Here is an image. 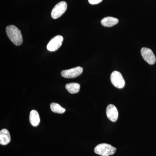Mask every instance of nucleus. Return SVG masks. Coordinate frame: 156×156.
I'll return each instance as SVG.
<instances>
[{
  "instance_id": "nucleus-9",
  "label": "nucleus",
  "mask_w": 156,
  "mask_h": 156,
  "mask_svg": "<svg viewBox=\"0 0 156 156\" xmlns=\"http://www.w3.org/2000/svg\"><path fill=\"white\" fill-rule=\"evenodd\" d=\"M10 133L7 129H3L0 131V144L6 145L11 141Z\"/></svg>"
},
{
  "instance_id": "nucleus-4",
  "label": "nucleus",
  "mask_w": 156,
  "mask_h": 156,
  "mask_svg": "<svg viewBox=\"0 0 156 156\" xmlns=\"http://www.w3.org/2000/svg\"><path fill=\"white\" fill-rule=\"evenodd\" d=\"M111 81L114 87L118 89H122L125 86V81L121 73L117 71L112 73Z\"/></svg>"
},
{
  "instance_id": "nucleus-12",
  "label": "nucleus",
  "mask_w": 156,
  "mask_h": 156,
  "mask_svg": "<svg viewBox=\"0 0 156 156\" xmlns=\"http://www.w3.org/2000/svg\"><path fill=\"white\" fill-rule=\"evenodd\" d=\"M66 88L71 94H76L80 92V86L77 83H70L66 85Z\"/></svg>"
},
{
  "instance_id": "nucleus-7",
  "label": "nucleus",
  "mask_w": 156,
  "mask_h": 156,
  "mask_svg": "<svg viewBox=\"0 0 156 156\" xmlns=\"http://www.w3.org/2000/svg\"><path fill=\"white\" fill-rule=\"evenodd\" d=\"M83 72V68L78 66L70 69L62 71L61 75L66 78H76L80 75Z\"/></svg>"
},
{
  "instance_id": "nucleus-6",
  "label": "nucleus",
  "mask_w": 156,
  "mask_h": 156,
  "mask_svg": "<svg viewBox=\"0 0 156 156\" xmlns=\"http://www.w3.org/2000/svg\"><path fill=\"white\" fill-rule=\"evenodd\" d=\"M144 59L150 65L155 64L156 61V56L151 50L149 48H143L140 51Z\"/></svg>"
},
{
  "instance_id": "nucleus-13",
  "label": "nucleus",
  "mask_w": 156,
  "mask_h": 156,
  "mask_svg": "<svg viewBox=\"0 0 156 156\" xmlns=\"http://www.w3.org/2000/svg\"><path fill=\"white\" fill-rule=\"evenodd\" d=\"M50 108L52 112L56 113L63 114L66 111L65 109L60 106L58 104L56 103H51L50 104Z\"/></svg>"
},
{
  "instance_id": "nucleus-1",
  "label": "nucleus",
  "mask_w": 156,
  "mask_h": 156,
  "mask_svg": "<svg viewBox=\"0 0 156 156\" xmlns=\"http://www.w3.org/2000/svg\"><path fill=\"white\" fill-rule=\"evenodd\" d=\"M6 34L11 41L16 46H20L23 42L21 31L14 25L8 26L6 28Z\"/></svg>"
},
{
  "instance_id": "nucleus-2",
  "label": "nucleus",
  "mask_w": 156,
  "mask_h": 156,
  "mask_svg": "<svg viewBox=\"0 0 156 156\" xmlns=\"http://www.w3.org/2000/svg\"><path fill=\"white\" fill-rule=\"evenodd\" d=\"M117 149L110 144H101L96 146L94 149L95 153L101 156L112 155L115 153Z\"/></svg>"
},
{
  "instance_id": "nucleus-5",
  "label": "nucleus",
  "mask_w": 156,
  "mask_h": 156,
  "mask_svg": "<svg viewBox=\"0 0 156 156\" xmlns=\"http://www.w3.org/2000/svg\"><path fill=\"white\" fill-rule=\"evenodd\" d=\"M63 37L60 35L54 37L50 41L47 45V49L51 52L58 50L62 44Z\"/></svg>"
},
{
  "instance_id": "nucleus-3",
  "label": "nucleus",
  "mask_w": 156,
  "mask_h": 156,
  "mask_svg": "<svg viewBox=\"0 0 156 156\" xmlns=\"http://www.w3.org/2000/svg\"><path fill=\"white\" fill-rule=\"evenodd\" d=\"M67 9V3L61 2L55 5L51 12V17L54 19H57L64 14Z\"/></svg>"
},
{
  "instance_id": "nucleus-10",
  "label": "nucleus",
  "mask_w": 156,
  "mask_h": 156,
  "mask_svg": "<svg viewBox=\"0 0 156 156\" xmlns=\"http://www.w3.org/2000/svg\"><path fill=\"white\" fill-rule=\"evenodd\" d=\"M101 24L105 27H112L116 25L119 23V20L112 17H105L101 20Z\"/></svg>"
},
{
  "instance_id": "nucleus-11",
  "label": "nucleus",
  "mask_w": 156,
  "mask_h": 156,
  "mask_svg": "<svg viewBox=\"0 0 156 156\" xmlns=\"http://www.w3.org/2000/svg\"><path fill=\"white\" fill-rule=\"evenodd\" d=\"M30 122L31 125L34 127L38 126L40 123V117L38 112L36 110H33L30 114Z\"/></svg>"
},
{
  "instance_id": "nucleus-8",
  "label": "nucleus",
  "mask_w": 156,
  "mask_h": 156,
  "mask_svg": "<svg viewBox=\"0 0 156 156\" xmlns=\"http://www.w3.org/2000/svg\"><path fill=\"white\" fill-rule=\"evenodd\" d=\"M106 115L108 118L112 122H116L119 117V112L116 107L110 104L106 108Z\"/></svg>"
},
{
  "instance_id": "nucleus-14",
  "label": "nucleus",
  "mask_w": 156,
  "mask_h": 156,
  "mask_svg": "<svg viewBox=\"0 0 156 156\" xmlns=\"http://www.w3.org/2000/svg\"><path fill=\"white\" fill-rule=\"evenodd\" d=\"M89 2L92 5H97L102 2V0H88Z\"/></svg>"
}]
</instances>
